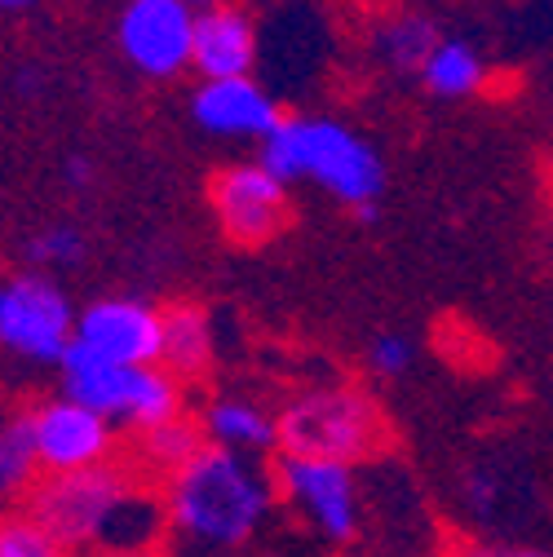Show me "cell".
<instances>
[{
    "mask_svg": "<svg viewBox=\"0 0 553 557\" xmlns=\"http://www.w3.org/2000/svg\"><path fill=\"white\" fill-rule=\"evenodd\" d=\"M27 505L49 522L62 553H151L169 544L160 482L128 456L40 473Z\"/></svg>",
    "mask_w": 553,
    "mask_h": 557,
    "instance_id": "6da1fadb",
    "label": "cell"
},
{
    "mask_svg": "<svg viewBox=\"0 0 553 557\" xmlns=\"http://www.w3.org/2000/svg\"><path fill=\"white\" fill-rule=\"evenodd\" d=\"M169 544L186 553H235L266 535L280 492L270 456L204 443L191 460L160 478Z\"/></svg>",
    "mask_w": 553,
    "mask_h": 557,
    "instance_id": "7a4b0ae2",
    "label": "cell"
},
{
    "mask_svg": "<svg viewBox=\"0 0 553 557\" xmlns=\"http://www.w3.org/2000/svg\"><path fill=\"white\" fill-rule=\"evenodd\" d=\"M257 156L288 186H310L359 218H372V208L385 195V160L377 143L341 115H284L257 147Z\"/></svg>",
    "mask_w": 553,
    "mask_h": 557,
    "instance_id": "3957f363",
    "label": "cell"
},
{
    "mask_svg": "<svg viewBox=\"0 0 553 557\" xmlns=\"http://www.w3.org/2000/svg\"><path fill=\"white\" fill-rule=\"evenodd\" d=\"M58 389L98 407L124 438L186 411V381H177L164 363H120L85 350V345H72L62 355Z\"/></svg>",
    "mask_w": 553,
    "mask_h": 557,
    "instance_id": "277c9868",
    "label": "cell"
},
{
    "mask_svg": "<svg viewBox=\"0 0 553 557\" xmlns=\"http://www.w3.org/2000/svg\"><path fill=\"white\" fill-rule=\"evenodd\" d=\"M381 403L351 381H319L280 407V447L364 465L385 447Z\"/></svg>",
    "mask_w": 553,
    "mask_h": 557,
    "instance_id": "5b68a950",
    "label": "cell"
},
{
    "mask_svg": "<svg viewBox=\"0 0 553 557\" xmlns=\"http://www.w3.org/2000/svg\"><path fill=\"white\" fill-rule=\"evenodd\" d=\"M270 469H274L280 509H288L306 527V535H315L319 544H332V548L364 540L368 505H364L359 465L280 447L270 456Z\"/></svg>",
    "mask_w": 553,
    "mask_h": 557,
    "instance_id": "8992f818",
    "label": "cell"
},
{
    "mask_svg": "<svg viewBox=\"0 0 553 557\" xmlns=\"http://www.w3.org/2000/svg\"><path fill=\"white\" fill-rule=\"evenodd\" d=\"M76 301L58 274L23 265L0 278V355L27 368H53L76 345Z\"/></svg>",
    "mask_w": 553,
    "mask_h": 557,
    "instance_id": "52a82bcc",
    "label": "cell"
},
{
    "mask_svg": "<svg viewBox=\"0 0 553 557\" xmlns=\"http://www.w3.org/2000/svg\"><path fill=\"white\" fill-rule=\"evenodd\" d=\"M209 203L218 231L235 248H266L293 226V186L261 156L218 169L209 186Z\"/></svg>",
    "mask_w": 553,
    "mask_h": 557,
    "instance_id": "ba28073f",
    "label": "cell"
},
{
    "mask_svg": "<svg viewBox=\"0 0 553 557\" xmlns=\"http://www.w3.org/2000/svg\"><path fill=\"white\" fill-rule=\"evenodd\" d=\"M191 0H124L115 14V49L143 81H177L191 72L195 49Z\"/></svg>",
    "mask_w": 553,
    "mask_h": 557,
    "instance_id": "9c48e42d",
    "label": "cell"
},
{
    "mask_svg": "<svg viewBox=\"0 0 553 557\" xmlns=\"http://www.w3.org/2000/svg\"><path fill=\"white\" fill-rule=\"evenodd\" d=\"M27 425H32V443H36L45 473L111 460L120 451V438H124L98 407H89L85 398L66 394V389L36 398L27 407Z\"/></svg>",
    "mask_w": 553,
    "mask_h": 557,
    "instance_id": "30bf717a",
    "label": "cell"
},
{
    "mask_svg": "<svg viewBox=\"0 0 553 557\" xmlns=\"http://www.w3.org/2000/svg\"><path fill=\"white\" fill-rule=\"evenodd\" d=\"M191 120L199 133L218 137V143L261 147L270 128L284 120V107L257 72L199 76V85L191 89Z\"/></svg>",
    "mask_w": 553,
    "mask_h": 557,
    "instance_id": "8fae6325",
    "label": "cell"
},
{
    "mask_svg": "<svg viewBox=\"0 0 553 557\" xmlns=\"http://www.w3.org/2000/svg\"><path fill=\"white\" fill-rule=\"evenodd\" d=\"M160 341H164V306H151L143 297L111 293L76 310V345L102 359L160 363Z\"/></svg>",
    "mask_w": 553,
    "mask_h": 557,
    "instance_id": "7c38bea8",
    "label": "cell"
},
{
    "mask_svg": "<svg viewBox=\"0 0 553 557\" xmlns=\"http://www.w3.org/2000/svg\"><path fill=\"white\" fill-rule=\"evenodd\" d=\"M261 62V23L239 0H213L195 14V49L191 72L195 76H244Z\"/></svg>",
    "mask_w": 553,
    "mask_h": 557,
    "instance_id": "4fadbf2b",
    "label": "cell"
},
{
    "mask_svg": "<svg viewBox=\"0 0 553 557\" xmlns=\"http://www.w3.org/2000/svg\"><path fill=\"white\" fill-rule=\"evenodd\" d=\"M447 32L439 27V18L430 10H421L417 0H403V5H377V14L364 27V45H368L372 66L385 72V76H394V81H417L430 49Z\"/></svg>",
    "mask_w": 553,
    "mask_h": 557,
    "instance_id": "5bb4252c",
    "label": "cell"
},
{
    "mask_svg": "<svg viewBox=\"0 0 553 557\" xmlns=\"http://www.w3.org/2000/svg\"><path fill=\"white\" fill-rule=\"evenodd\" d=\"M204 443H218L248 456H274L280 451V411L248 398V394H209L195 411Z\"/></svg>",
    "mask_w": 553,
    "mask_h": 557,
    "instance_id": "9a60e30c",
    "label": "cell"
},
{
    "mask_svg": "<svg viewBox=\"0 0 553 557\" xmlns=\"http://www.w3.org/2000/svg\"><path fill=\"white\" fill-rule=\"evenodd\" d=\"M160 363L186 381V385H199L218 368V327L209 319L204 306H191V301H177V306H164V341H160Z\"/></svg>",
    "mask_w": 553,
    "mask_h": 557,
    "instance_id": "2e32d148",
    "label": "cell"
},
{
    "mask_svg": "<svg viewBox=\"0 0 553 557\" xmlns=\"http://www.w3.org/2000/svg\"><path fill=\"white\" fill-rule=\"evenodd\" d=\"M421 89L430 94V98H439V102H469V98H478V94H488V85H492V62H488V53H482L474 40H465V36H443L434 49H430V58H426V66H421Z\"/></svg>",
    "mask_w": 553,
    "mask_h": 557,
    "instance_id": "e0dca14e",
    "label": "cell"
},
{
    "mask_svg": "<svg viewBox=\"0 0 553 557\" xmlns=\"http://www.w3.org/2000/svg\"><path fill=\"white\" fill-rule=\"evenodd\" d=\"M40 473L27 407H0V505H23Z\"/></svg>",
    "mask_w": 553,
    "mask_h": 557,
    "instance_id": "ac0fdd59",
    "label": "cell"
},
{
    "mask_svg": "<svg viewBox=\"0 0 553 557\" xmlns=\"http://www.w3.org/2000/svg\"><path fill=\"white\" fill-rule=\"evenodd\" d=\"M204 447V434H199V421L195 416H173V421H160V425H151V430H143V434H133L128 438V460L143 469L147 478H164V473H173L182 460H191L195 451Z\"/></svg>",
    "mask_w": 553,
    "mask_h": 557,
    "instance_id": "d6986e66",
    "label": "cell"
},
{
    "mask_svg": "<svg viewBox=\"0 0 553 557\" xmlns=\"http://www.w3.org/2000/svg\"><path fill=\"white\" fill-rule=\"evenodd\" d=\"M85 257H89V235L76 222H49V226L32 231L23 244V261L36 270H49V274L76 270V265H85Z\"/></svg>",
    "mask_w": 553,
    "mask_h": 557,
    "instance_id": "ffe728a7",
    "label": "cell"
},
{
    "mask_svg": "<svg viewBox=\"0 0 553 557\" xmlns=\"http://www.w3.org/2000/svg\"><path fill=\"white\" fill-rule=\"evenodd\" d=\"M53 553H62V544L27 500L0 509V557H53Z\"/></svg>",
    "mask_w": 553,
    "mask_h": 557,
    "instance_id": "44dd1931",
    "label": "cell"
},
{
    "mask_svg": "<svg viewBox=\"0 0 553 557\" xmlns=\"http://www.w3.org/2000/svg\"><path fill=\"white\" fill-rule=\"evenodd\" d=\"M456 496H460V505L474 522H492L505 509V473L492 469V465H469L460 473Z\"/></svg>",
    "mask_w": 553,
    "mask_h": 557,
    "instance_id": "7402d4cb",
    "label": "cell"
},
{
    "mask_svg": "<svg viewBox=\"0 0 553 557\" xmlns=\"http://www.w3.org/2000/svg\"><path fill=\"white\" fill-rule=\"evenodd\" d=\"M364 363L377 381H403L411 368H417V341L403 332H377L364 350Z\"/></svg>",
    "mask_w": 553,
    "mask_h": 557,
    "instance_id": "603a6c76",
    "label": "cell"
},
{
    "mask_svg": "<svg viewBox=\"0 0 553 557\" xmlns=\"http://www.w3.org/2000/svg\"><path fill=\"white\" fill-rule=\"evenodd\" d=\"M94 182H98V164H94L89 156H66V160H62V186L72 190V195L94 190Z\"/></svg>",
    "mask_w": 553,
    "mask_h": 557,
    "instance_id": "cb8c5ba5",
    "label": "cell"
},
{
    "mask_svg": "<svg viewBox=\"0 0 553 557\" xmlns=\"http://www.w3.org/2000/svg\"><path fill=\"white\" fill-rule=\"evenodd\" d=\"M36 5H40V0H0V14H27Z\"/></svg>",
    "mask_w": 553,
    "mask_h": 557,
    "instance_id": "d4e9b609",
    "label": "cell"
},
{
    "mask_svg": "<svg viewBox=\"0 0 553 557\" xmlns=\"http://www.w3.org/2000/svg\"><path fill=\"white\" fill-rule=\"evenodd\" d=\"M368 5L377 10V5H403V0H368Z\"/></svg>",
    "mask_w": 553,
    "mask_h": 557,
    "instance_id": "484cf974",
    "label": "cell"
},
{
    "mask_svg": "<svg viewBox=\"0 0 553 557\" xmlns=\"http://www.w3.org/2000/svg\"><path fill=\"white\" fill-rule=\"evenodd\" d=\"M191 5H213V0H191Z\"/></svg>",
    "mask_w": 553,
    "mask_h": 557,
    "instance_id": "4316f807",
    "label": "cell"
},
{
    "mask_svg": "<svg viewBox=\"0 0 553 557\" xmlns=\"http://www.w3.org/2000/svg\"><path fill=\"white\" fill-rule=\"evenodd\" d=\"M0 509H5V505H0Z\"/></svg>",
    "mask_w": 553,
    "mask_h": 557,
    "instance_id": "83f0119b",
    "label": "cell"
}]
</instances>
